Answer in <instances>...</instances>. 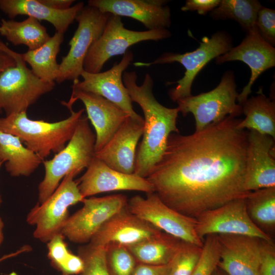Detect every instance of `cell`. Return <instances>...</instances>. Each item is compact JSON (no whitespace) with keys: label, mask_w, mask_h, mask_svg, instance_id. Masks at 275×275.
<instances>
[{"label":"cell","mask_w":275,"mask_h":275,"mask_svg":"<svg viewBox=\"0 0 275 275\" xmlns=\"http://www.w3.org/2000/svg\"><path fill=\"white\" fill-rule=\"evenodd\" d=\"M240 120L229 116L190 135H169L163 153L146 178L164 204L196 218L246 197L248 132L238 127Z\"/></svg>","instance_id":"6da1fadb"},{"label":"cell","mask_w":275,"mask_h":275,"mask_svg":"<svg viewBox=\"0 0 275 275\" xmlns=\"http://www.w3.org/2000/svg\"><path fill=\"white\" fill-rule=\"evenodd\" d=\"M122 78L132 102L140 106L144 116L143 138L136 149L134 174L146 178L163 153L169 135L179 132L176 126L179 112L177 107H167L156 100L149 74H146L141 86L136 84L135 71H124Z\"/></svg>","instance_id":"7a4b0ae2"},{"label":"cell","mask_w":275,"mask_h":275,"mask_svg":"<svg viewBox=\"0 0 275 275\" xmlns=\"http://www.w3.org/2000/svg\"><path fill=\"white\" fill-rule=\"evenodd\" d=\"M69 110V117L56 122L30 119L26 112L1 117L0 131L18 137L27 148L44 160L51 153L57 154L66 146L85 111Z\"/></svg>","instance_id":"3957f363"},{"label":"cell","mask_w":275,"mask_h":275,"mask_svg":"<svg viewBox=\"0 0 275 275\" xmlns=\"http://www.w3.org/2000/svg\"><path fill=\"white\" fill-rule=\"evenodd\" d=\"M95 140L88 118L82 116L66 146L52 158L43 161L45 175L38 185V203L45 202L66 175L89 166L95 156Z\"/></svg>","instance_id":"277c9868"},{"label":"cell","mask_w":275,"mask_h":275,"mask_svg":"<svg viewBox=\"0 0 275 275\" xmlns=\"http://www.w3.org/2000/svg\"><path fill=\"white\" fill-rule=\"evenodd\" d=\"M0 49L15 62V65L0 72V108L6 116L26 112L42 95L54 88L55 82L39 79L27 67L21 54L10 49L1 40Z\"/></svg>","instance_id":"5b68a950"},{"label":"cell","mask_w":275,"mask_h":275,"mask_svg":"<svg viewBox=\"0 0 275 275\" xmlns=\"http://www.w3.org/2000/svg\"><path fill=\"white\" fill-rule=\"evenodd\" d=\"M238 95L233 72L227 71L214 89L178 101L177 108L184 116L193 115L195 132H199L228 116H240L242 112L241 106L236 103Z\"/></svg>","instance_id":"8992f818"},{"label":"cell","mask_w":275,"mask_h":275,"mask_svg":"<svg viewBox=\"0 0 275 275\" xmlns=\"http://www.w3.org/2000/svg\"><path fill=\"white\" fill-rule=\"evenodd\" d=\"M232 46V39L225 31H218L210 38L204 37L199 46L195 50L183 54L165 52L150 63L135 62L139 67L178 62L185 69L184 75L174 82L177 86L169 92L174 102L191 96V86L198 73L211 60L229 51Z\"/></svg>","instance_id":"52a82bcc"},{"label":"cell","mask_w":275,"mask_h":275,"mask_svg":"<svg viewBox=\"0 0 275 275\" xmlns=\"http://www.w3.org/2000/svg\"><path fill=\"white\" fill-rule=\"evenodd\" d=\"M171 36L168 29L144 31L127 29L124 27L121 17L109 14L101 35L88 51L84 70L91 73L100 72L109 59L124 54L132 45L145 41L161 40Z\"/></svg>","instance_id":"ba28073f"},{"label":"cell","mask_w":275,"mask_h":275,"mask_svg":"<svg viewBox=\"0 0 275 275\" xmlns=\"http://www.w3.org/2000/svg\"><path fill=\"white\" fill-rule=\"evenodd\" d=\"M78 174L73 171L66 175L52 194L43 203H38L28 214L27 223L36 226L35 238L47 242L61 233L69 216V207L82 201L84 198L74 180Z\"/></svg>","instance_id":"9c48e42d"},{"label":"cell","mask_w":275,"mask_h":275,"mask_svg":"<svg viewBox=\"0 0 275 275\" xmlns=\"http://www.w3.org/2000/svg\"><path fill=\"white\" fill-rule=\"evenodd\" d=\"M127 209L162 232L181 241L203 247L204 240L196 231V218L186 216L164 204L154 192L131 197Z\"/></svg>","instance_id":"30bf717a"},{"label":"cell","mask_w":275,"mask_h":275,"mask_svg":"<svg viewBox=\"0 0 275 275\" xmlns=\"http://www.w3.org/2000/svg\"><path fill=\"white\" fill-rule=\"evenodd\" d=\"M109 15L95 7L84 6L76 17L78 26L69 42V51L60 64L57 82L78 79L88 51L101 35Z\"/></svg>","instance_id":"8fae6325"},{"label":"cell","mask_w":275,"mask_h":275,"mask_svg":"<svg viewBox=\"0 0 275 275\" xmlns=\"http://www.w3.org/2000/svg\"><path fill=\"white\" fill-rule=\"evenodd\" d=\"M122 194L84 198L82 207L68 218L61 233L74 243H89L103 225L114 214L127 206Z\"/></svg>","instance_id":"7c38bea8"},{"label":"cell","mask_w":275,"mask_h":275,"mask_svg":"<svg viewBox=\"0 0 275 275\" xmlns=\"http://www.w3.org/2000/svg\"><path fill=\"white\" fill-rule=\"evenodd\" d=\"M196 231L202 240L208 235L235 234L272 241V237L260 230L250 218L245 198L231 201L207 211L196 218Z\"/></svg>","instance_id":"4fadbf2b"},{"label":"cell","mask_w":275,"mask_h":275,"mask_svg":"<svg viewBox=\"0 0 275 275\" xmlns=\"http://www.w3.org/2000/svg\"><path fill=\"white\" fill-rule=\"evenodd\" d=\"M133 57L132 52L127 50L119 63L115 64L106 71L91 73L84 71L80 76L83 80H73L72 87L101 96L118 106L131 118L144 122V118L134 111L122 78L124 71L131 64Z\"/></svg>","instance_id":"5bb4252c"},{"label":"cell","mask_w":275,"mask_h":275,"mask_svg":"<svg viewBox=\"0 0 275 275\" xmlns=\"http://www.w3.org/2000/svg\"><path fill=\"white\" fill-rule=\"evenodd\" d=\"M77 100L85 105L87 118L95 131V153L107 144L129 115L113 102L98 95L81 91L72 87L68 102L62 101L68 109Z\"/></svg>","instance_id":"9a60e30c"},{"label":"cell","mask_w":275,"mask_h":275,"mask_svg":"<svg viewBox=\"0 0 275 275\" xmlns=\"http://www.w3.org/2000/svg\"><path fill=\"white\" fill-rule=\"evenodd\" d=\"M275 139L248 132L243 186L246 191L275 187Z\"/></svg>","instance_id":"2e32d148"},{"label":"cell","mask_w":275,"mask_h":275,"mask_svg":"<svg viewBox=\"0 0 275 275\" xmlns=\"http://www.w3.org/2000/svg\"><path fill=\"white\" fill-rule=\"evenodd\" d=\"M76 181L84 198L119 190L139 191L146 194L154 192L153 185L146 178L114 170L96 156L85 173Z\"/></svg>","instance_id":"e0dca14e"},{"label":"cell","mask_w":275,"mask_h":275,"mask_svg":"<svg viewBox=\"0 0 275 275\" xmlns=\"http://www.w3.org/2000/svg\"><path fill=\"white\" fill-rule=\"evenodd\" d=\"M217 64L226 62L240 61L247 64L251 75L248 84L238 94L237 102L241 105L252 93L251 88L258 76L265 70L275 66V48L260 36L257 26L247 33L242 42L226 53L215 59Z\"/></svg>","instance_id":"ac0fdd59"},{"label":"cell","mask_w":275,"mask_h":275,"mask_svg":"<svg viewBox=\"0 0 275 275\" xmlns=\"http://www.w3.org/2000/svg\"><path fill=\"white\" fill-rule=\"evenodd\" d=\"M219 246L217 267L227 275H259L261 241L243 235H216Z\"/></svg>","instance_id":"d6986e66"},{"label":"cell","mask_w":275,"mask_h":275,"mask_svg":"<svg viewBox=\"0 0 275 275\" xmlns=\"http://www.w3.org/2000/svg\"><path fill=\"white\" fill-rule=\"evenodd\" d=\"M161 231L131 213L126 207L109 218L91 239L94 246L116 244L126 247L160 234Z\"/></svg>","instance_id":"ffe728a7"},{"label":"cell","mask_w":275,"mask_h":275,"mask_svg":"<svg viewBox=\"0 0 275 275\" xmlns=\"http://www.w3.org/2000/svg\"><path fill=\"white\" fill-rule=\"evenodd\" d=\"M166 0H89L88 5L102 13L128 17L142 23L148 30L167 29L171 14Z\"/></svg>","instance_id":"44dd1931"},{"label":"cell","mask_w":275,"mask_h":275,"mask_svg":"<svg viewBox=\"0 0 275 275\" xmlns=\"http://www.w3.org/2000/svg\"><path fill=\"white\" fill-rule=\"evenodd\" d=\"M144 122L128 117L95 156L120 172L134 174L138 144L143 135Z\"/></svg>","instance_id":"7402d4cb"},{"label":"cell","mask_w":275,"mask_h":275,"mask_svg":"<svg viewBox=\"0 0 275 275\" xmlns=\"http://www.w3.org/2000/svg\"><path fill=\"white\" fill-rule=\"evenodd\" d=\"M84 6L83 2H78L67 10H57L43 5L39 0H0V10L9 18L13 19L22 15L38 21L45 20L51 23L56 32L63 34Z\"/></svg>","instance_id":"603a6c76"},{"label":"cell","mask_w":275,"mask_h":275,"mask_svg":"<svg viewBox=\"0 0 275 275\" xmlns=\"http://www.w3.org/2000/svg\"><path fill=\"white\" fill-rule=\"evenodd\" d=\"M0 160L13 177L28 176L43 160L23 145L18 137L0 131Z\"/></svg>","instance_id":"cb8c5ba5"},{"label":"cell","mask_w":275,"mask_h":275,"mask_svg":"<svg viewBox=\"0 0 275 275\" xmlns=\"http://www.w3.org/2000/svg\"><path fill=\"white\" fill-rule=\"evenodd\" d=\"M241 106L245 118L241 119L239 128L253 130L275 139V102L263 93L262 88Z\"/></svg>","instance_id":"d4e9b609"},{"label":"cell","mask_w":275,"mask_h":275,"mask_svg":"<svg viewBox=\"0 0 275 275\" xmlns=\"http://www.w3.org/2000/svg\"><path fill=\"white\" fill-rule=\"evenodd\" d=\"M64 34L56 32L49 40L40 47L28 50L21 54L23 61L31 67L33 73L45 82H55L58 78L60 64L57 57L64 41Z\"/></svg>","instance_id":"484cf974"},{"label":"cell","mask_w":275,"mask_h":275,"mask_svg":"<svg viewBox=\"0 0 275 275\" xmlns=\"http://www.w3.org/2000/svg\"><path fill=\"white\" fill-rule=\"evenodd\" d=\"M182 241L164 232L127 248L138 263L162 265L170 263Z\"/></svg>","instance_id":"4316f807"},{"label":"cell","mask_w":275,"mask_h":275,"mask_svg":"<svg viewBox=\"0 0 275 275\" xmlns=\"http://www.w3.org/2000/svg\"><path fill=\"white\" fill-rule=\"evenodd\" d=\"M0 35L13 45H24L31 50L40 47L50 38L46 28L31 17L21 21L2 19Z\"/></svg>","instance_id":"83f0119b"},{"label":"cell","mask_w":275,"mask_h":275,"mask_svg":"<svg viewBox=\"0 0 275 275\" xmlns=\"http://www.w3.org/2000/svg\"><path fill=\"white\" fill-rule=\"evenodd\" d=\"M245 201L251 221L271 237L275 230V187L250 191Z\"/></svg>","instance_id":"f1b7e54d"},{"label":"cell","mask_w":275,"mask_h":275,"mask_svg":"<svg viewBox=\"0 0 275 275\" xmlns=\"http://www.w3.org/2000/svg\"><path fill=\"white\" fill-rule=\"evenodd\" d=\"M262 6L257 0H222L210 14L215 20H234L248 33L256 27L258 13Z\"/></svg>","instance_id":"f546056e"},{"label":"cell","mask_w":275,"mask_h":275,"mask_svg":"<svg viewBox=\"0 0 275 275\" xmlns=\"http://www.w3.org/2000/svg\"><path fill=\"white\" fill-rule=\"evenodd\" d=\"M110 275H131L138 262L125 246L109 244L105 246Z\"/></svg>","instance_id":"4dcf8cb0"},{"label":"cell","mask_w":275,"mask_h":275,"mask_svg":"<svg viewBox=\"0 0 275 275\" xmlns=\"http://www.w3.org/2000/svg\"><path fill=\"white\" fill-rule=\"evenodd\" d=\"M202 247L182 241L171 261L170 275H191L197 266Z\"/></svg>","instance_id":"1f68e13d"},{"label":"cell","mask_w":275,"mask_h":275,"mask_svg":"<svg viewBox=\"0 0 275 275\" xmlns=\"http://www.w3.org/2000/svg\"><path fill=\"white\" fill-rule=\"evenodd\" d=\"M78 255L84 262L80 275H110L105 247L94 246L89 243L78 248Z\"/></svg>","instance_id":"d6a6232c"},{"label":"cell","mask_w":275,"mask_h":275,"mask_svg":"<svg viewBox=\"0 0 275 275\" xmlns=\"http://www.w3.org/2000/svg\"><path fill=\"white\" fill-rule=\"evenodd\" d=\"M219 246L216 235H208L204 239L201 257L191 275H212L217 267Z\"/></svg>","instance_id":"836d02e7"},{"label":"cell","mask_w":275,"mask_h":275,"mask_svg":"<svg viewBox=\"0 0 275 275\" xmlns=\"http://www.w3.org/2000/svg\"><path fill=\"white\" fill-rule=\"evenodd\" d=\"M256 26L262 38L274 47L275 45L274 10L262 6L258 13Z\"/></svg>","instance_id":"e575fe53"},{"label":"cell","mask_w":275,"mask_h":275,"mask_svg":"<svg viewBox=\"0 0 275 275\" xmlns=\"http://www.w3.org/2000/svg\"><path fill=\"white\" fill-rule=\"evenodd\" d=\"M64 237L60 233L47 242L48 257L52 265L59 271L70 253L64 241Z\"/></svg>","instance_id":"d590c367"},{"label":"cell","mask_w":275,"mask_h":275,"mask_svg":"<svg viewBox=\"0 0 275 275\" xmlns=\"http://www.w3.org/2000/svg\"><path fill=\"white\" fill-rule=\"evenodd\" d=\"M259 274L275 275V246L273 241H261Z\"/></svg>","instance_id":"8d00e7d4"},{"label":"cell","mask_w":275,"mask_h":275,"mask_svg":"<svg viewBox=\"0 0 275 275\" xmlns=\"http://www.w3.org/2000/svg\"><path fill=\"white\" fill-rule=\"evenodd\" d=\"M221 0H187L181 8L182 11H197L200 15H205L218 6Z\"/></svg>","instance_id":"74e56055"},{"label":"cell","mask_w":275,"mask_h":275,"mask_svg":"<svg viewBox=\"0 0 275 275\" xmlns=\"http://www.w3.org/2000/svg\"><path fill=\"white\" fill-rule=\"evenodd\" d=\"M171 262L162 265L138 263L131 275H170Z\"/></svg>","instance_id":"f35d334b"},{"label":"cell","mask_w":275,"mask_h":275,"mask_svg":"<svg viewBox=\"0 0 275 275\" xmlns=\"http://www.w3.org/2000/svg\"><path fill=\"white\" fill-rule=\"evenodd\" d=\"M83 268L82 259L78 255L70 252L60 271L68 275L80 274Z\"/></svg>","instance_id":"ab89813d"},{"label":"cell","mask_w":275,"mask_h":275,"mask_svg":"<svg viewBox=\"0 0 275 275\" xmlns=\"http://www.w3.org/2000/svg\"><path fill=\"white\" fill-rule=\"evenodd\" d=\"M43 5L57 10L69 9L74 2L73 0H39Z\"/></svg>","instance_id":"60d3db41"},{"label":"cell","mask_w":275,"mask_h":275,"mask_svg":"<svg viewBox=\"0 0 275 275\" xmlns=\"http://www.w3.org/2000/svg\"><path fill=\"white\" fill-rule=\"evenodd\" d=\"M15 65V60L7 52L0 49V72L6 68ZM3 111L0 108V114Z\"/></svg>","instance_id":"b9f144b4"},{"label":"cell","mask_w":275,"mask_h":275,"mask_svg":"<svg viewBox=\"0 0 275 275\" xmlns=\"http://www.w3.org/2000/svg\"><path fill=\"white\" fill-rule=\"evenodd\" d=\"M31 250H32V248L31 247V246L29 245H24L21 248H20L19 250H17L16 251L13 253H11L3 256L2 257L0 258V262L7 259L16 256L22 253H24L26 252H30L31 251Z\"/></svg>","instance_id":"7bdbcfd3"},{"label":"cell","mask_w":275,"mask_h":275,"mask_svg":"<svg viewBox=\"0 0 275 275\" xmlns=\"http://www.w3.org/2000/svg\"><path fill=\"white\" fill-rule=\"evenodd\" d=\"M4 227V224L2 218L0 216V246L4 240V233L3 229Z\"/></svg>","instance_id":"ee69618b"},{"label":"cell","mask_w":275,"mask_h":275,"mask_svg":"<svg viewBox=\"0 0 275 275\" xmlns=\"http://www.w3.org/2000/svg\"><path fill=\"white\" fill-rule=\"evenodd\" d=\"M212 275H227V274L217 267L214 270Z\"/></svg>","instance_id":"f6af8a7d"},{"label":"cell","mask_w":275,"mask_h":275,"mask_svg":"<svg viewBox=\"0 0 275 275\" xmlns=\"http://www.w3.org/2000/svg\"><path fill=\"white\" fill-rule=\"evenodd\" d=\"M4 163V162L3 160H0V169H1V167L2 166V164ZM2 197H1V195H0V205L2 204Z\"/></svg>","instance_id":"bcb514c9"},{"label":"cell","mask_w":275,"mask_h":275,"mask_svg":"<svg viewBox=\"0 0 275 275\" xmlns=\"http://www.w3.org/2000/svg\"><path fill=\"white\" fill-rule=\"evenodd\" d=\"M61 275H68V274H66V273H62V274H61Z\"/></svg>","instance_id":"7dc6e473"}]
</instances>
